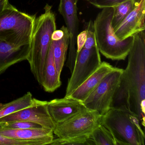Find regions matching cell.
<instances>
[{
	"instance_id": "83f0119b",
	"label": "cell",
	"mask_w": 145,
	"mask_h": 145,
	"mask_svg": "<svg viewBox=\"0 0 145 145\" xmlns=\"http://www.w3.org/2000/svg\"><path fill=\"white\" fill-rule=\"evenodd\" d=\"M9 4V0H0V12L3 10Z\"/></svg>"
},
{
	"instance_id": "7a4b0ae2",
	"label": "cell",
	"mask_w": 145,
	"mask_h": 145,
	"mask_svg": "<svg viewBox=\"0 0 145 145\" xmlns=\"http://www.w3.org/2000/svg\"><path fill=\"white\" fill-rule=\"evenodd\" d=\"M44 12L36 18L30 40V50L27 61L30 70L39 85L42 86L43 71L51 42L52 35L56 30V24L52 7L46 4Z\"/></svg>"
},
{
	"instance_id": "484cf974",
	"label": "cell",
	"mask_w": 145,
	"mask_h": 145,
	"mask_svg": "<svg viewBox=\"0 0 145 145\" xmlns=\"http://www.w3.org/2000/svg\"><path fill=\"white\" fill-rule=\"evenodd\" d=\"M86 39V32L85 30L78 35L77 37V53L83 48Z\"/></svg>"
},
{
	"instance_id": "52a82bcc",
	"label": "cell",
	"mask_w": 145,
	"mask_h": 145,
	"mask_svg": "<svg viewBox=\"0 0 145 145\" xmlns=\"http://www.w3.org/2000/svg\"><path fill=\"white\" fill-rule=\"evenodd\" d=\"M123 69L115 67L94 91L83 102L86 108L103 115L111 108V104L120 82Z\"/></svg>"
},
{
	"instance_id": "7c38bea8",
	"label": "cell",
	"mask_w": 145,
	"mask_h": 145,
	"mask_svg": "<svg viewBox=\"0 0 145 145\" xmlns=\"http://www.w3.org/2000/svg\"><path fill=\"white\" fill-rule=\"evenodd\" d=\"M48 111L55 123L66 120L86 109L84 103L79 100L64 97L47 102Z\"/></svg>"
},
{
	"instance_id": "2e32d148",
	"label": "cell",
	"mask_w": 145,
	"mask_h": 145,
	"mask_svg": "<svg viewBox=\"0 0 145 145\" xmlns=\"http://www.w3.org/2000/svg\"><path fill=\"white\" fill-rule=\"evenodd\" d=\"M60 77L55 65L53 46L51 42L43 71L42 86L45 91L53 92L59 88L62 84Z\"/></svg>"
},
{
	"instance_id": "5b68a950",
	"label": "cell",
	"mask_w": 145,
	"mask_h": 145,
	"mask_svg": "<svg viewBox=\"0 0 145 145\" xmlns=\"http://www.w3.org/2000/svg\"><path fill=\"white\" fill-rule=\"evenodd\" d=\"M130 114L123 110L111 108L102 115L101 124L111 132L116 145H144V132L131 121Z\"/></svg>"
},
{
	"instance_id": "277c9868",
	"label": "cell",
	"mask_w": 145,
	"mask_h": 145,
	"mask_svg": "<svg viewBox=\"0 0 145 145\" xmlns=\"http://www.w3.org/2000/svg\"><path fill=\"white\" fill-rule=\"evenodd\" d=\"M36 18L9 4L0 12V40L17 45L30 44Z\"/></svg>"
},
{
	"instance_id": "3957f363",
	"label": "cell",
	"mask_w": 145,
	"mask_h": 145,
	"mask_svg": "<svg viewBox=\"0 0 145 145\" xmlns=\"http://www.w3.org/2000/svg\"><path fill=\"white\" fill-rule=\"evenodd\" d=\"M113 8L103 9L93 22L96 40L99 52L108 59L125 60L132 47L133 38L123 40L116 36L112 27Z\"/></svg>"
},
{
	"instance_id": "cb8c5ba5",
	"label": "cell",
	"mask_w": 145,
	"mask_h": 145,
	"mask_svg": "<svg viewBox=\"0 0 145 145\" xmlns=\"http://www.w3.org/2000/svg\"><path fill=\"white\" fill-rule=\"evenodd\" d=\"M90 4L98 9L114 7L126 0H86Z\"/></svg>"
},
{
	"instance_id": "e0dca14e",
	"label": "cell",
	"mask_w": 145,
	"mask_h": 145,
	"mask_svg": "<svg viewBox=\"0 0 145 145\" xmlns=\"http://www.w3.org/2000/svg\"><path fill=\"white\" fill-rule=\"evenodd\" d=\"M64 32V35L61 39L52 40L53 56L56 68L58 74L61 76L63 68L67 57V52L69 46V34L68 30L65 26L61 28Z\"/></svg>"
},
{
	"instance_id": "4fadbf2b",
	"label": "cell",
	"mask_w": 145,
	"mask_h": 145,
	"mask_svg": "<svg viewBox=\"0 0 145 145\" xmlns=\"http://www.w3.org/2000/svg\"><path fill=\"white\" fill-rule=\"evenodd\" d=\"M0 134L16 140L29 142L34 145H50L54 139L53 130L44 127L33 129H12L0 128Z\"/></svg>"
},
{
	"instance_id": "8fae6325",
	"label": "cell",
	"mask_w": 145,
	"mask_h": 145,
	"mask_svg": "<svg viewBox=\"0 0 145 145\" xmlns=\"http://www.w3.org/2000/svg\"><path fill=\"white\" fill-rule=\"evenodd\" d=\"M145 0H140L136 7L115 29L114 33L121 40L145 31Z\"/></svg>"
},
{
	"instance_id": "9c48e42d",
	"label": "cell",
	"mask_w": 145,
	"mask_h": 145,
	"mask_svg": "<svg viewBox=\"0 0 145 145\" xmlns=\"http://www.w3.org/2000/svg\"><path fill=\"white\" fill-rule=\"evenodd\" d=\"M78 0H60L58 11L64 19L69 34V53L67 66L72 72L77 56V37L78 34L79 19L78 16Z\"/></svg>"
},
{
	"instance_id": "4316f807",
	"label": "cell",
	"mask_w": 145,
	"mask_h": 145,
	"mask_svg": "<svg viewBox=\"0 0 145 145\" xmlns=\"http://www.w3.org/2000/svg\"><path fill=\"white\" fill-rule=\"evenodd\" d=\"M64 35L63 30L61 28L58 30H56L52 35L51 39L52 40H58L61 39Z\"/></svg>"
},
{
	"instance_id": "44dd1931",
	"label": "cell",
	"mask_w": 145,
	"mask_h": 145,
	"mask_svg": "<svg viewBox=\"0 0 145 145\" xmlns=\"http://www.w3.org/2000/svg\"><path fill=\"white\" fill-rule=\"evenodd\" d=\"M89 136H83L69 139L57 138L53 139L50 145H95Z\"/></svg>"
},
{
	"instance_id": "ffe728a7",
	"label": "cell",
	"mask_w": 145,
	"mask_h": 145,
	"mask_svg": "<svg viewBox=\"0 0 145 145\" xmlns=\"http://www.w3.org/2000/svg\"><path fill=\"white\" fill-rule=\"evenodd\" d=\"M89 137L96 145H116L111 132L101 124L92 131Z\"/></svg>"
},
{
	"instance_id": "ac0fdd59",
	"label": "cell",
	"mask_w": 145,
	"mask_h": 145,
	"mask_svg": "<svg viewBox=\"0 0 145 145\" xmlns=\"http://www.w3.org/2000/svg\"><path fill=\"white\" fill-rule=\"evenodd\" d=\"M34 103V98L31 92H28L22 97L10 102L0 103V118L18 112L31 106Z\"/></svg>"
},
{
	"instance_id": "603a6c76",
	"label": "cell",
	"mask_w": 145,
	"mask_h": 145,
	"mask_svg": "<svg viewBox=\"0 0 145 145\" xmlns=\"http://www.w3.org/2000/svg\"><path fill=\"white\" fill-rule=\"evenodd\" d=\"M85 30L86 32V39L84 48L89 49L97 46L94 24L92 20H90L85 24Z\"/></svg>"
},
{
	"instance_id": "30bf717a",
	"label": "cell",
	"mask_w": 145,
	"mask_h": 145,
	"mask_svg": "<svg viewBox=\"0 0 145 145\" xmlns=\"http://www.w3.org/2000/svg\"><path fill=\"white\" fill-rule=\"evenodd\" d=\"M47 102L34 98L33 103L31 106L0 118V123L28 121L54 130L56 124L48 111Z\"/></svg>"
},
{
	"instance_id": "d4e9b609",
	"label": "cell",
	"mask_w": 145,
	"mask_h": 145,
	"mask_svg": "<svg viewBox=\"0 0 145 145\" xmlns=\"http://www.w3.org/2000/svg\"><path fill=\"white\" fill-rule=\"evenodd\" d=\"M1 123H0V128ZM0 145H34L29 142L16 140L3 136L0 134Z\"/></svg>"
},
{
	"instance_id": "9a60e30c",
	"label": "cell",
	"mask_w": 145,
	"mask_h": 145,
	"mask_svg": "<svg viewBox=\"0 0 145 145\" xmlns=\"http://www.w3.org/2000/svg\"><path fill=\"white\" fill-rule=\"evenodd\" d=\"M114 68L106 62H102L98 68L68 97L84 101Z\"/></svg>"
},
{
	"instance_id": "8992f818",
	"label": "cell",
	"mask_w": 145,
	"mask_h": 145,
	"mask_svg": "<svg viewBox=\"0 0 145 145\" xmlns=\"http://www.w3.org/2000/svg\"><path fill=\"white\" fill-rule=\"evenodd\" d=\"M102 117L97 111L86 108L66 120L56 124L53 133L61 139L89 136L101 125Z\"/></svg>"
},
{
	"instance_id": "6da1fadb",
	"label": "cell",
	"mask_w": 145,
	"mask_h": 145,
	"mask_svg": "<svg viewBox=\"0 0 145 145\" xmlns=\"http://www.w3.org/2000/svg\"><path fill=\"white\" fill-rule=\"evenodd\" d=\"M133 43L114 94L111 108L120 109L137 117L145 126V31L133 36Z\"/></svg>"
},
{
	"instance_id": "ba28073f",
	"label": "cell",
	"mask_w": 145,
	"mask_h": 145,
	"mask_svg": "<svg viewBox=\"0 0 145 145\" xmlns=\"http://www.w3.org/2000/svg\"><path fill=\"white\" fill-rule=\"evenodd\" d=\"M97 46L91 49L83 47L77 53L72 75L69 79L65 97H68L92 74L101 64Z\"/></svg>"
},
{
	"instance_id": "5bb4252c",
	"label": "cell",
	"mask_w": 145,
	"mask_h": 145,
	"mask_svg": "<svg viewBox=\"0 0 145 145\" xmlns=\"http://www.w3.org/2000/svg\"><path fill=\"white\" fill-rule=\"evenodd\" d=\"M30 44L17 45L0 40V74L12 65L27 60Z\"/></svg>"
},
{
	"instance_id": "d6986e66",
	"label": "cell",
	"mask_w": 145,
	"mask_h": 145,
	"mask_svg": "<svg viewBox=\"0 0 145 145\" xmlns=\"http://www.w3.org/2000/svg\"><path fill=\"white\" fill-rule=\"evenodd\" d=\"M140 0H126L113 7V15L112 25L113 29L117 27L136 7Z\"/></svg>"
},
{
	"instance_id": "7402d4cb",
	"label": "cell",
	"mask_w": 145,
	"mask_h": 145,
	"mask_svg": "<svg viewBox=\"0 0 145 145\" xmlns=\"http://www.w3.org/2000/svg\"><path fill=\"white\" fill-rule=\"evenodd\" d=\"M3 129H20L42 127L39 124L26 121H14L1 123Z\"/></svg>"
}]
</instances>
